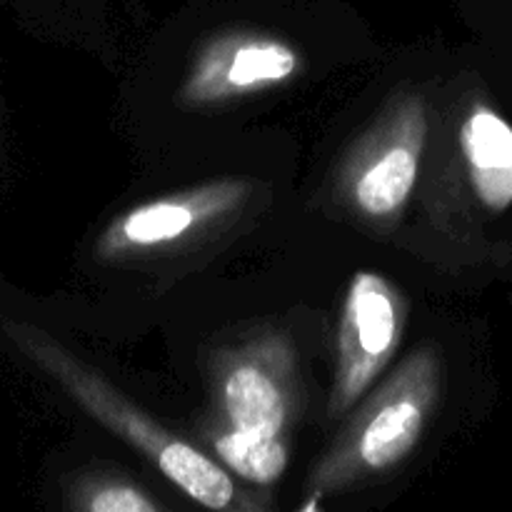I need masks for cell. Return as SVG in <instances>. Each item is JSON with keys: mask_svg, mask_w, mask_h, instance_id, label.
<instances>
[{"mask_svg": "<svg viewBox=\"0 0 512 512\" xmlns=\"http://www.w3.org/2000/svg\"><path fill=\"white\" fill-rule=\"evenodd\" d=\"M23 348L35 360L45 365L65 388L90 410L98 420H103L115 435L128 440L138 450H143L150 460L160 468V473L178 485L185 495L205 508L223 510L235 503V485L230 475L220 465H215L208 455L198 448L170 435L158 423L148 418L143 410L123 398L113 385L105 383L100 375L85 368L83 363L70 358L65 350L55 348L53 343L43 340L35 333H15Z\"/></svg>", "mask_w": 512, "mask_h": 512, "instance_id": "obj_1", "label": "cell"}, {"mask_svg": "<svg viewBox=\"0 0 512 512\" xmlns=\"http://www.w3.org/2000/svg\"><path fill=\"white\" fill-rule=\"evenodd\" d=\"M400 340V308L393 288L375 273H358L350 283L340 325L338 373L330 410L343 413L365 393L393 358Z\"/></svg>", "mask_w": 512, "mask_h": 512, "instance_id": "obj_2", "label": "cell"}, {"mask_svg": "<svg viewBox=\"0 0 512 512\" xmlns=\"http://www.w3.org/2000/svg\"><path fill=\"white\" fill-rule=\"evenodd\" d=\"M433 370L415 358L403 370L400 380L388 385L370 410L355 440V458L368 470H388L398 465L423 433L433 400Z\"/></svg>", "mask_w": 512, "mask_h": 512, "instance_id": "obj_3", "label": "cell"}, {"mask_svg": "<svg viewBox=\"0 0 512 512\" xmlns=\"http://www.w3.org/2000/svg\"><path fill=\"white\" fill-rule=\"evenodd\" d=\"M298 70L290 45L270 38H238L213 45L200 60L188 93L195 100H215L235 93L273 88Z\"/></svg>", "mask_w": 512, "mask_h": 512, "instance_id": "obj_4", "label": "cell"}, {"mask_svg": "<svg viewBox=\"0 0 512 512\" xmlns=\"http://www.w3.org/2000/svg\"><path fill=\"white\" fill-rule=\"evenodd\" d=\"M465 173L480 208L490 215L512 210V123L493 105H473L460 125Z\"/></svg>", "mask_w": 512, "mask_h": 512, "instance_id": "obj_5", "label": "cell"}, {"mask_svg": "<svg viewBox=\"0 0 512 512\" xmlns=\"http://www.w3.org/2000/svg\"><path fill=\"white\" fill-rule=\"evenodd\" d=\"M223 405L233 428L280 435L288 420V398L268 368L245 363L230 370L223 385Z\"/></svg>", "mask_w": 512, "mask_h": 512, "instance_id": "obj_6", "label": "cell"}, {"mask_svg": "<svg viewBox=\"0 0 512 512\" xmlns=\"http://www.w3.org/2000/svg\"><path fill=\"white\" fill-rule=\"evenodd\" d=\"M415 143H395L375 158L355 183V203L368 215H390L403 208L418 180Z\"/></svg>", "mask_w": 512, "mask_h": 512, "instance_id": "obj_7", "label": "cell"}, {"mask_svg": "<svg viewBox=\"0 0 512 512\" xmlns=\"http://www.w3.org/2000/svg\"><path fill=\"white\" fill-rule=\"evenodd\" d=\"M215 453L240 478L260 485L278 483L288 465V450L280 435L255 430L230 428L228 433L215 438Z\"/></svg>", "mask_w": 512, "mask_h": 512, "instance_id": "obj_8", "label": "cell"}, {"mask_svg": "<svg viewBox=\"0 0 512 512\" xmlns=\"http://www.w3.org/2000/svg\"><path fill=\"white\" fill-rule=\"evenodd\" d=\"M200 220V208L193 200H155L140 208L130 210L118 225V240L123 245H138V248H150V245L170 243L180 235L188 233Z\"/></svg>", "mask_w": 512, "mask_h": 512, "instance_id": "obj_9", "label": "cell"}, {"mask_svg": "<svg viewBox=\"0 0 512 512\" xmlns=\"http://www.w3.org/2000/svg\"><path fill=\"white\" fill-rule=\"evenodd\" d=\"M85 508L93 512H153L158 510V505L128 485H108L95 490Z\"/></svg>", "mask_w": 512, "mask_h": 512, "instance_id": "obj_10", "label": "cell"}]
</instances>
